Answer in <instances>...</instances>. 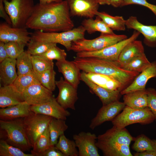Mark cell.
Listing matches in <instances>:
<instances>
[{"mask_svg": "<svg viewBox=\"0 0 156 156\" xmlns=\"http://www.w3.org/2000/svg\"><path fill=\"white\" fill-rule=\"evenodd\" d=\"M71 16L93 18L98 12L97 0H66Z\"/></svg>", "mask_w": 156, "mask_h": 156, "instance_id": "obj_14", "label": "cell"}, {"mask_svg": "<svg viewBox=\"0 0 156 156\" xmlns=\"http://www.w3.org/2000/svg\"><path fill=\"white\" fill-rule=\"evenodd\" d=\"M83 72L90 81L108 90H119L121 91L123 90V87L120 83L109 76L101 74Z\"/></svg>", "mask_w": 156, "mask_h": 156, "instance_id": "obj_27", "label": "cell"}, {"mask_svg": "<svg viewBox=\"0 0 156 156\" xmlns=\"http://www.w3.org/2000/svg\"><path fill=\"white\" fill-rule=\"evenodd\" d=\"M144 53V49L142 42L135 40L124 47L116 62L121 66Z\"/></svg>", "mask_w": 156, "mask_h": 156, "instance_id": "obj_24", "label": "cell"}, {"mask_svg": "<svg viewBox=\"0 0 156 156\" xmlns=\"http://www.w3.org/2000/svg\"><path fill=\"white\" fill-rule=\"evenodd\" d=\"M52 117L31 111L23 118L25 132L32 148L36 139L48 127Z\"/></svg>", "mask_w": 156, "mask_h": 156, "instance_id": "obj_8", "label": "cell"}, {"mask_svg": "<svg viewBox=\"0 0 156 156\" xmlns=\"http://www.w3.org/2000/svg\"><path fill=\"white\" fill-rule=\"evenodd\" d=\"M126 106L124 102L116 101L103 105L95 116L91 120L89 127L92 130L105 122L112 121Z\"/></svg>", "mask_w": 156, "mask_h": 156, "instance_id": "obj_15", "label": "cell"}, {"mask_svg": "<svg viewBox=\"0 0 156 156\" xmlns=\"http://www.w3.org/2000/svg\"><path fill=\"white\" fill-rule=\"evenodd\" d=\"M73 61L83 72L109 76L120 83L123 88L139 74L124 69L116 61L97 57H76Z\"/></svg>", "mask_w": 156, "mask_h": 156, "instance_id": "obj_2", "label": "cell"}, {"mask_svg": "<svg viewBox=\"0 0 156 156\" xmlns=\"http://www.w3.org/2000/svg\"><path fill=\"white\" fill-rule=\"evenodd\" d=\"M26 45L17 42H10L5 43V47L8 57L16 59L24 51Z\"/></svg>", "mask_w": 156, "mask_h": 156, "instance_id": "obj_42", "label": "cell"}, {"mask_svg": "<svg viewBox=\"0 0 156 156\" xmlns=\"http://www.w3.org/2000/svg\"><path fill=\"white\" fill-rule=\"evenodd\" d=\"M151 63L144 53L120 66L126 70L140 73L149 67Z\"/></svg>", "mask_w": 156, "mask_h": 156, "instance_id": "obj_35", "label": "cell"}, {"mask_svg": "<svg viewBox=\"0 0 156 156\" xmlns=\"http://www.w3.org/2000/svg\"><path fill=\"white\" fill-rule=\"evenodd\" d=\"M51 146L49 127L36 139L31 153L34 156H39Z\"/></svg>", "mask_w": 156, "mask_h": 156, "instance_id": "obj_34", "label": "cell"}, {"mask_svg": "<svg viewBox=\"0 0 156 156\" xmlns=\"http://www.w3.org/2000/svg\"><path fill=\"white\" fill-rule=\"evenodd\" d=\"M23 118L10 120H0V127L5 132L9 144L23 151L29 150L32 147L28 140L24 129Z\"/></svg>", "mask_w": 156, "mask_h": 156, "instance_id": "obj_4", "label": "cell"}, {"mask_svg": "<svg viewBox=\"0 0 156 156\" xmlns=\"http://www.w3.org/2000/svg\"><path fill=\"white\" fill-rule=\"evenodd\" d=\"M135 138L125 128L120 129L113 126L104 133L99 135L96 142L129 146L131 142L134 141Z\"/></svg>", "mask_w": 156, "mask_h": 156, "instance_id": "obj_16", "label": "cell"}, {"mask_svg": "<svg viewBox=\"0 0 156 156\" xmlns=\"http://www.w3.org/2000/svg\"><path fill=\"white\" fill-rule=\"evenodd\" d=\"M38 83H40L35 73L33 70L27 73L18 75L13 85L19 92L22 93L29 86Z\"/></svg>", "mask_w": 156, "mask_h": 156, "instance_id": "obj_32", "label": "cell"}, {"mask_svg": "<svg viewBox=\"0 0 156 156\" xmlns=\"http://www.w3.org/2000/svg\"><path fill=\"white\" fill-rule=\"evenodd\" d=\"M59 93L56 98L57 102L64 109L75 110V105L78 99L77 89L65 81L62 77L56 81Z\"/></svg>", "mask_w": 156, "mask_h": 156, "instance_id": "obj_10", "label": "cell"}, {"mask_svg": "<svg viewBox=\"0 0 156 156\" xmlns=\"http://www.w3.org/2000/svg\"><path fill=\"white\" fill-rule=\"evenodd\" d=\"M16 59L8 57L0 63V79L3 86L13 84L16 79Z\"/></svg>", "mask_w": 156, "mask_h": 156, "instance_id": "obj_25", "label": "cell"}, {"mask_svg": "<svg viewBox=\"0 0 156 156\" xmlns=\"http://www.w3.org/2000/svg\"><path fill=\"white\" fill-rule=\"evenodd\" d=\"M124 103L126 106L133 109H141L148 107L147 90H139L124 94Z\"/></svg>", "mask_w": 156, "mask_h": 156, "instance_id": "obj_26", "label": "cell"}, {"mask_svg": "<svg viewBox=\"0 0 156 156\" xmlns=\"http://www.w3.org/2000/svg\"><path fill=\"white\" fill-rule=\"evenodd\" d=\"M0 16L8 24L12 25L11 20L5 10L3 0H0Z\"/></svg>", "mask_w": 156, "mask_h": 156, "instance_id": "obj_47", "label": "cell"}, {"mask_svg": "<svg viewBox=\"0 0 156 156\" xmlns=\"http://www.w3.org/2000/svg\"><path fill=\"white\" fill-rule=\"evenodd\" d=\"M64 0H39V3L41 4H45L53 2L59 3Z\"/></svg>", "mask_w": 156, "mask_h": 156, "instance_id": "obj_51", "label": "cell"}, {"mask_svg": "<svg viewBox=\"0 0 156 156\" xmlns=\"http://www.w3.org/2000/svg\"><path fill=\"white\" fill-rule=\"evenodd\" d=\"M124 0H110V5L114 7L121 6Z\"/></svg>", "mask_w": 156, "mask_h": 156, "instance_id": "obj_50", "label": "cell"}, {"mask_svg": "<svg viewBox=\"0 0 156 156\" xmlns=\"http://www.w3.org/2000/svg\"><path fill=\"white\" fill-rule=\"evenodd\" d=\"M30 110L36 114H42L57 119L66 120L70 113L63 108L55 97L51 100L40 105L30 106Z\"/></svg>", "mask_w": 156, "mask_h": 156, "instance_id": "obj_17", "label": "cell"}, {"mask_svg": "<svg viewBox=\"0 0 156 156\" xmlns=\"http://www.w3.org/2000/svg\"><path fill=\"white\" fill-rule=\"evenodd\" d=\"M134 141L132 148L136 152L156 150V141L151 140L143 134L135 138Z\"/></svg>", "mask_w": 156, "mask_h": 156, "instance_id": "obj_36", "label": "cell"}, {"mask_svg": "<svg viewBox=\"0 0 156 156\" xmlns=\"http://www.w3.org/2000/svg\"><path fill=\"white\" fill-rule=\"evenodd\" d=\"M81 25L86 31L90 34L99 31L101 34H113L114 32L99 16H97L95 19L93 18L84 19Z\"/></svg>", "mask_w": 156, "mask_h": 156, "instance_id": "obj_29", "label": "cell"}, {"mask_svg": "<svg viewBox=\"0 0 156 156\" xmlns=\"http://www.w3.org/2000/svg\"><path fill=\"white\" fill-rule=\"evenodd\" d=\"M98 148L105 156H132L129 146L120 144H109L96 143Z\"/></svg>", "mask_w": 156, "mask_h": 156, "instance_id": "obj_28", "label": "cell"}, {"mask_svg": "<svg viewBox=\"0 0 156 156\" xmlns=\"http://www.w3.org/2000/svg\"><path fill=\"white\" fill-rule=\"evenodd\" d=\"M153 77H156V62L151 63L146 69L139 74L129 85L120 92L121 95H124L132 92L145 89V86L148 80Z\"/></svg>", "mask_w": 156, "mask_h": 156, "instance_id": "obj_19", "label": "cell"}, {"mask_svg": "<svg viewBox=\"0 0 156 156\" xmlns=\"http://www.w3.org/2000/svg\"><path fill=\"white\" fill-rule=\"evenodd\" d=\"M35 73L42 85L52 92L55 90L56 73L53 68L48 69L41 73Z\"/></svg>", "mask_w": 156, "mask_h": 156, "instance_id": "obj_38", "label": "cell"}, {"mask_svg": "<svg viewBox=\"0 0 156 156\" xmlns=\"http://www.w3.org/2000/svg\"><path fill=\"white\" fill-rule=\"evenodd\" d=\"M80 80L83 82L91 91L97 96L101 101L103 105H105L118 101L120 91L108 90L95 84L89 80L85 75L84 73H81Z\"/></svg>", "mask_w": 156, "mask_h": 156, "instance_id": "obj_18", "label": "cell"}, {"mask_svg": "<svg viewBox=\"0 0 156 156\" xmlns=\"http://www.w3.org/2000/svg\"><path fill=\"white\" fill-rule=\"evenodd\" d=\"M3 1H8V0H3Z\"/></svg>", "mask_w": 156, "mask_h": 156, "instance_id": "obj_53", "label": "cell"}, {"mask_svg": "<svg viewBox=\"0 0 156 156\" xmlns=\"http://www.w3.org/2000/svg\"><path fill=\"white\" fill-rule=\"evenodd\" d=\"M40 55L50 60H55L57 61H60L66 60L67 53L64 50L60 48L56 45L52 47Z\"/></svg>", "mask_w": 156, "mask_h": 156, "instance_id": "obj_43", "label": "cell"}, {"mask_svg": "<svg viewBox=\"0 0 156 156\" xmlns=\"http://www.w3.org/2000/svg\"><path fill=\"white\" fill-rule=\"evenodd\" d=\"M5 10L14 27H26V23L31 15L34 6L33 0L3 1Z\"/></svg>", "mask_w": 156, "mask_h": 156, "instance_id": "obj_6", "label": "cell"}, {"mask_svg": "<svg viewBox=\"0 0 156 156\" xmlns=\"http://www.w3.org/2000/svg\"><path fill=\"white\" fill-rule=\"evenodd\" d=\"M65 120L52 118L49 125L51 146H55L60 137L64 134L68 126Z\"/></svg>", "mask_w": 156, "mask_h": 156, "instance_id": "obj_30", "label": "cell"}, {"mask_svg": "<svg viewBox=\"0 0 156 156\" xmlns=\"http://www.w3.org/2000/svg\"><path fill=\"white\" fill-rule=\"evenodd\" d=\"M99 5H110V0H97Z\"/></svg>", "mask_w": 156, "mask_h": 156, "instance_id": "obj_52", "label": "cell"}, {"mask_svg": "<svg viewBox=\"0 0 156 156\" xmlns=\"http://www.w3.org/2000/svg\"><path fill=\"white\" fill-rule=\"evenodd\" d=\"M126 26L142 34L148 44H156V25H144L140 22L136 17L132 16L126 20Z\"/></svg>", "mask_w": 156, "mask_h": 156, "instance_id": "obj_21", "label": "cell"}, {"mask_svg": "<svg viewBox=\"0 0 156 156\" xmlns=\"http://www.w3.org/2000/svg\"><path fill=\"white\" fill-rule=\"evenodd\" d=\"M140 34V32L135 30L129 38H127L99 51L77 53L76 57H95L116 61L120 53L124 47L131 42L136 40Z\"/></svg>", "mask_w": 156, "mask_h": 156, "instance_id": "obj_9", "label": "cell"}, {"mask_svg": "<svg viewBox=\"0 0 156 156\" xmlns=\"http://www.w3.org/2000/svg\"><path fill=\"white\" fill-rule=\"evenodd\" d=\"M30 105L25 101L0 109V118L3 120H10L24 118L30 113Z\"/></svg>", "mask_w": 156, "mask_h": 156, "instance_id": "obj_23", "label": "cell"}, {"mask_svg": "<svg viewBox=\"0 0 156 156\" xmlns=\"http://www.w3.org/2000/svg\"><path fill=\"white\" fill-rule=\"evenodd\" d=\"M127 38L125 35L101 33L99 37L93 39L84 38L73 42L70 50L77 53L97 51Z\"/></svg>", "mask_w": 156, "mask_h": 156, "instance_id": "obj_5", "label": "cell"}, {"mask_svg": "<svg viewBox=\"0 0 156 156\" xmlns=\"http://www.w3.org/2000/svg\"><path fill=\"white\" fill-rule=\"evenodd\" d=\"M66 0L35 5L32 13L27 20L26 27L45 32H60L73 28Z\"/></svg>", "mask_w": 156, "mask_h": 156, "instance_id": "obj_1", "label": "cell"}, {"mask_svg": "<svg viewBox=\"0 0 156 156\" xmlns=\"http://www.w3.org/2000/svg\"><path fill=\"white\" fill-rule=\"evenodd\" d=\"M27 50L31 55H40L46 52L57 44L40 42L32 39L28 43Z\"/></svg>", "mask_w": 156, "mask_h": 156, "instance_id": "obj_39", "label": "cell"}, {"mask_svg": "<svg viewBox=\"0 0 156 156\" xmlns=\"http://www.w3.org/2000/svg\"><path fill=\"white\" fill-rule=\"evenodd\" d=\"M22 94L24 101L30 106L41 104L55 97L52 92L40 83L29 86L23 92Z\"/></svg>", "mask_w": 156, "mask_h": 156, "instance_id": "obj_11", "label": "cell"}, {"mask_svg": "<svg viewBox=\"0 0 156 156\" xmlns=\"http://www.w3.org/2000/svg\"><path fill=\"white\" fill-rule=\"evenodd\" d=\"M147 90L148 107L152 112L156 120V90L153 89Z\"/></svg>", "mask_w": 156, "mask_h": 156, "instance_id": "obj_44", "label": "cell"}, {"mask_svg": "<svg viewBox=\"0 0 156 156\" xmlns=\"http://www.w3.org/2000/svg\"><path fill=\"white\" fill-rule=\"evenodd\" d=\"M8 57L5 47V43L0 41V63Z\"/></svg>", "mask_w": 156, "mask_h": 156, "instance_id": "obj_48", "label": "cell"}, {"mask_svg": "<svg viewBox=\"0 0 156 156\" xmlns=\"http://www.w3.org/2000/svg\"><path fill=\"white\" fill-rule=\"evenodd\" d=\"M31 55L27 51H24L16 59L18 75L29 73L33 70Z\"/></svg>", "mask_w": 156, "mask_h": 156, "instance_id": "obj_37", "label": "cell"}, {"mask_svg": "<svg viewBox=\"0 0 156 156\" xmlns=\"http://www.w3.org/2000/svg\"><path fill=\"white\" fill-rule=\"evenodd\" d=\"M39 156H65L55 146H51Z\"/></svg>", "mask_w": 156, "mask_h": 156, "instance_id": "obj_46", "label": "cell"}, {"mask_svg": "<svg viewBox=\"0 0 156 156\" xmlns=\"http://www.w3.org/2000/svg\"><path fill=\"white\" fill-rule=\"evenodd\" d=\"M24 101L22 93L12 85L4 86L0 88V107L14 105Z\"/></svg>", "mask_w": 156, "mask_h": 156, "instance_id": "obj_22", "label": "cell"}, {"mask_svg": "<svg viewBox=\"0 0 156 156\" xmlns=\"http://www.w3.org/2000/svg\"><path fill=\"white\" fill-rule=\"evenodd\" d=\"M55 146L65 156H79L75 141L67 138L64 134L60 137Z\"/></svg>", "mask_w": 156, "mask_h": 156, "instance_id": "obj_33", "label": "cell"}, {"mask_svg": "<svg viewBox=\"0 0 156 156\" xmlns=\"http://www.w3.org/2000/svg\"><path fill=\"white\" fill-rule=\"evenodd\" d=\"M33 70L35 73H40L53 68V60L41 55H31Z\"/></svg>", "mask_w": 156, "mask_h": 156, "instance_id": "obj_40", "label": "cell"}, {"mask_svg": "<svg viewBox=\"0 0 156 156\" xmlns=\"http://www.w3.org/2000/svg\"><path fill=\"white\" fill-rule=\"evenodd\" d=\"M135 156H156V150L148 151L134 153Z\"/></svg>", "mask_w": 156, "mask_h": 156, "instance_id": "obj_49", "label": "cell"}, {"mask_svg": "<svg viewBox=\"0 0 156 156\" xmlns=\"http://www.w3.org/2000/svg\"><path fill=\"white\" fill-rule=\"evenodd\" d=\"M86 31L81 25L71 29L60 32L36 31L31 33V39L39 42L60 44L69 51L73 42L84 38Z\"/></svg>", "mask_w": 156, "mask_h": 156, "instance_id": "obj_3", "label": "cell"}, {"mask_svg": "<svg viewBox=\"0 0 156 156\" xmlns=\"http://www.w3.org/2000/svg\"><path fill=\"white\" fill-rule=\"evenodd\" d=\"M6 23L0 24V41L5 43L17 42L27 45L31 40V33L26 27H14Z\"/></svg>", "mask_w": 156, "mask_h": 156, "instance_id": "obj_13", "label": "cell"}, {"mask_svg": "<svg viewBox=\"0 0 156 156\" xmlns=\"http://www.w3.org/2000/svg\"><path fill=\"white\" fill-rule=\"evenodd\" d=\"M96 15L100 17L112 30L124 31L125 29L126 20L122 16H113L105 12L99 11Z\"/></svg>", "mask_w": 156, "mask_h": 156, "instance_id": "obj_31", "label": "cell"}, {"mask_svg": "<svg viewBox=\"0 0 156 156\" xmlns=\"http://www.w3.org/2000/svg\"><path fill=\"white\" fill-rule=\"evenodd\" d=\"M73 138L77 147L79 156H99L96 143L97 137L94 133L81 131L75 134Z\"/></svg>", "mask_w": 156, "mask_h": 156, "instance_id": "obj_12", "label": "cell"}, {"mask_svg": "<svg viewBox=\"0 0 156 156\" xmlns=\"http://www.w3.org/2000/svg\"><path fill=\"white\" fill-rule=\"evenodd\" d=\"M122 110L112 121L113 126L120 129L135 123L148 124L155 120L153 114L148 107L138 109L126 105Z\"/></svg>", "mask_w": 156, "mask_h": 156, "instance_id": "obj_7", "label": "cell"}, {"mask_svg": "<svg viewBox=\"0 0 156 156\" xmlns=\"http://www.w3.org/2000/svg\"><path fill=\"white\" fill-rule=\"evenodd\" d=\"M133 4L139 5L147 8L156 16V5L148 3L146 0H124L121 6Z\"/></svg>", "mask_w": 156, "mask_h": 156, "instance_id": "obj_45", "label": "cell"}, {"mask_svg": "<svg viewBox=\"0 0 156 156\" xmlns=\"http://www.w3.org/2000/svg\"><path fill=\"white\" fill-rule=\"evenodd\" d=\"M0 156H34L25 153L20 149L8 144L4 140L0 141Z\"/></svg>", "mask_w": 156, "mask_h": 156, "instance_id": "obj_41", "label": "cell"}, {"mask_svg": "<svg viewBox=\"0 0 156 156\" xmlns=\"http://www.w3.org/2000/svg\"><path fill=\"white\" fill-rule=\"evenodd\" d=\"M58 71L63 75L64 80L77 89L80 83L81 70L73 61L66 60L55 63Z\"/></svg>", "mask_w": 156, "mask_h": 156, "instance_id": "obj_20", "label": "cell"}]
</instances>
